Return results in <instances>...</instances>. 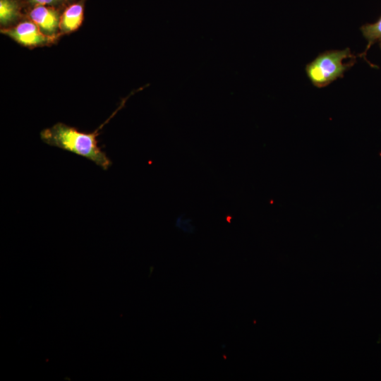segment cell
Listing matches in <instances>:
<instances>
[{"label":"cell","instance_id":"3957f363","mask_svg":"<svg viewBox=\"0 0 381 381\" xmlns=\"http://www.w3.org/2000/svg\"><path fill=\"white\" fill-rule=\"evenodd\" d=\"M1 32L27 47H35L53 41V36L44 34L32 20L21 22L15 27L3 29Z\"/></svg>","mask_w":381,"mask_h":381},{"label":"cell","instance_id":"8992f818","mask_svg":"<svg viewBox=\"0 0 381 381\" xmlns=\"http://www.w3.org/2000/svg\"><path fill=\"white\" fill-rule=\"evenodd\" d=\"M361 32L363 37L367 41V45L363 52L358 54L359 57L366 61L370 66L375 67L370 61L367 60L366 54L368 49L375 43H378L381 49V16L377 20L373 23H366L360 28Z\"/></svg>","mask_w":381,"mask_h":381},{"label":"cell","instance_id":"6da1fadb","mask_svg":"<svg viewBox=\"0 0 381 381\" xmlns=\"http://www.w3.org/2000/svg\"><path fill=\"white\" fill-rule=\"evenodd\" d=\"M114 115V114H113ZM92 133H84L63 123L44 129L40 133L42 140L46 144L57 147L82 156L107 170L111 165L110 159L98 145L99 131L111 119L112 116Z\"/></svg>","mask_w":381,"mask_h":381},{"label":"cell","instance_id":"277c9868","mask_svg":"<svg viewBox=\"0 0 381 381\" xmlns=\"http://www.w3.org/2000/svg\"><path fill=\"white\" fill-rule=\"evenodd\" d=\"M28 16L44 34L49 36H52L59 27L61 16L56 7L47 5L34 6L30 11Z\"/></svg>","mask_w":381,"mask_h":381},{"label":"cell","instance_id":"7a4b0ae2","mask_svg":"<svg viewBox=\"0 0 381 381\" xmlns=\"http://www.w3.org/2000/svg\"><path fill=\"white\" fill-rule=\"evenodd\" d=\"M357 56L349 47L325 51L306 66V75L315 87H325L344 78V73L356 64Z\"/></svg>","mask_w":381,"mask_h":381},{"label":"cell","instance_id":"ba28073f","mask_svg":"<svg viewBox=\"0 0 381 381\" xmlns=\"http://www.w3.org/2000/svg\"><path fill=\"white\" fill-rule=\"evenodd\" d=\"M33 6L47 5L54 7L66 6L73 2V0H26Z\"/></svg>","mask_w":381,"mask_h":381},{"label":"cell","instance_id":"5b68a950","mask_svg":"<svg viewBox=\"0 0 381 381\" xmlns=\"http://www.w3.org/2000/svg\"><path fill=\"white\" fill-rule=\"evenodd\" d=\"M85 0H79L66 6L61 15L59 28L64 32L76 30L82 24Z\"/></svg>","mask_w":381,"mask_h":381},{"label":"cell","instance_id":"52a82bcc","mask_svg":"<svg viewBox=\"0 0 381 381\" xmlns=\"http://www.w3.org/2000/svg\"><path fill=\"white\" fill-rule=\"evenodd\" d=\"M19 0H0V22L6 25L16 21L21 16Z\"/></svg>","mask_w":381,"mask_h":381}]
</instances>
